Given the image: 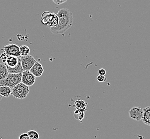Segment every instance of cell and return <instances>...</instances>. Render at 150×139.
<instances>
[{"instance_id":"cell-1","label":"cell","mask_w":150,"mask_h":139,"mask_svg":"<svg viewBox=\"0 0 150 139\" xmlns=\"http://www.w3.org/2000/svg\"><path fill=\"white\" fill-rule=\"evenodd\" d=\"M59 23L56 27L50 28V31L54 34H60L65 32L73 25V16L72 12L67 8L60 9L57 13Z\"/></svg>"},{"instance_id":"cell-2","label":"cell","mask_w":150,"mask_h":139,"mask_svg":"<svg viewBox=\"0 0 150 139\" xmlns=\"http://www.w3.org/2000/svg\"><path fill=\"white\" fill-rule=\"evenodd\" d=\"M21 78L22 73L18 74L9 73V75L6 78L2 80H0V86H6L12 89L18 84L21 82Z\"/></svg>"},{"instance_id":"cell-3","label":"cell","mask_w":150,"mask_h":139,"mask_svg":"<svg viewBox=\"0 0 150 139\" xmlns=\"http://www.w3.org/2000/svg\"><path fill=\"white\" fill-rule=\"evenodd\" d=\"M30 93L29 87L21 82L12 89V95L17 99H24Z\"/></svg>"},{"instance_id":"cell-4","label":"cell","mask_w":150,"mask_h":139,"mask_svg":"<svg viewBox=\"0 0 150 139\" xmlns=\"http://www.w3.org/2000/svg\"><path fill=\"white\" fill-rule=\"evenodd\" d=\"M21 60L24 71H30L36 62L35 59L30 55L21 56Z\"/></svg>"},{"instance_id":"cell-5","label":"cell","mask_w":150,"mask_h":139,"mask_svg":"<svg viewBox=\"0 0 150 139\" xmlns=\"http://www.w3.org/2000/svg\"><path fill=\"white\" fill-rule=\"evenodd\" d=\"M4 52L8 56H12L19 57L21 56L19 47L16 44H9L4 46L3 47Z\"/></svg>"},{"instance_id":"cell-6","label":"cell","mask_w":150,"mask_h":139,"mask_svg":"<svg viewBox=\"0 0 150 139\" xmlns=\"http://www.w3.org/2000/svg\"><path fill=\"white\" fill-rule=\"evenodd\" d=\"M36 81V77L30 71H24L22 73L21 82L28 87L33 86Z\"/></svg>"},{"instance_id":"cell-7","label":"cell","mask_w":150,"mask_h":139,"mask_svg":"<svg viewBox=\"0 0 150 139\" xmlns=\"http://www.w3.org/2000/svg\"><path fill=\"white\" fill-rule=\"evenodd\" d=\"M144 113V109L139 106H134L129 110L130 118L134 120L139 121L142 119Z\"/></svg>"},{"instance_id":"cell-8","label":"cell","mask_w":150,"mask_h":139,"mask_svg":"<svg viewBox=\"0 0 150 139\" xmlns=\"http://www.w3.org/2000/svg\"><path fill=\"white\" fill-rule=\"evenodd\" d=\"M54 15V13H51L48 11L43 12L41 17V21L42 24L45 25H48L49 27L52 21Z\"/></svg>"},{"instance_id":"cell-9","label":"cell","mask_w":150,"mask_h":139,"mask_svg":"<svg viewBox=\"0 0 150 139\" xmlns=\"http://www.w3.org/2000/svg\"><path fill=\"white\" fill-rule=\"evenodd\" d=\"M30 71L35 77H40L42 76L44 72V69L42 64L39 62H36V63L33 65Z\"/></svg>"},{"instance_id":"cell-10","label":"cell","mask_w":150,"mask_h":139,"mask_svg":"<svg viewBox=\"0 0 150 139\" xmlns=\"http://www.w3.org/2000/svg\"><path fill=\"white\" fill-rule=\"evenodd\" d=\"M19 61V57H17L15 56H9L7 58L4 64L6 65V67H14L18 65Z\"/></svg>"},{"instance_id":"cell-11","label":"cell","mask_w":150,"mask_h":139,"mask_svg":"<svg viewBox=\"0 0 150 139\" xmlns=\"http://www.w3.org/2000/svg\"><path fill=\"white\" fill-rule=\"evenodd\" d=\"M7 67V69L8 70V72L9 73L12 74H18V73H21L24 72V70L23 69V67L21 65V56L19 57V61L18 63V65L16 67Z\"/></svg>"},{"instance_id":"cell-12","label":"cell","mask_w":150,"mask_h":139,"mask_svg":"<svg viewBox=\"0 0 150 139\" xmlns=\"http://www.w3.org/2000/svg\"><path fill=\"white\" fill-rule=\"evenodd\" d=\"M0 95L2 97H9L12 95V89L6 86H1Z\"/></svg>"},{"instance_id":"cell-13","label":"cell","mask_w":150,"mask_h":139,"mask_svg":"<svg viewBox=\"0 0 150 139\" xmlns=\"http://www.w3.org/2000/svg\"><path fill=\"white\" fill-rule=\"evenodd\" d=\"M144 109V113L142 121L144 124L150 126V106H147Z\"/></svg>"},{"instance_id":"cell-14","label":"cell","mask_w":150,"mask_h":139,"mask_svg":"<svg viewBox=\"0 0 150 139\" xmlns=\"http://www.w3.org/2000/svg\"><path fill=\"white\" fill-rule=\"evenodd\" d=\"M9 73L6 65L5 64L0 63V80L6 78Z\"/></svg>"},{"instance_id":"cell-15","label":"cell","mask_w":150,"mask_h":139,"mask_svg":"<svg viewBox=\"0 0 150 139\" xmlns=\"http://www.w3.org/2000/svg\"><path fill=\"white\" fill-rule=\"evenodd\" d=\"M74 106L76 109L85 111L86 110H87L88 106L87 102H85L84 100H78L75 101Z\"/></svg>"},{"instance_id":"cell-16","label":"cell","mask_w":150,"mask_h":139,"mask_svg":"<svg viewBox=\"0 0 150 139\" xmlns=\"http://www.w3.org/2000/svg\"><path fill=\"white\" fill-rule=\"evenodd\" d=\"M84 112L85 111H84L76 109V110L74 111V117L75 118V119L81 122L84 118Z\"/></svg>"},{"instance_id":"cell-17","label":"cell","mask_w":150,"mask_h":139,"mask_svg":"<svg viewBox=\"0 0 150 139\" xmlns=\"http://www.w3.org/2000/svg\"><path fill=\"white\" fill-rule=\"evenodd\" d=\"M20 49V54L21 56H27L30 55V48L28 46L26 45H22L19 47Z\"/></svg>"},{"instance_id":"cell-18","label":"cell","mask_w":150,"mask_h":139,"mask_svg":"<svg viewBox=\"0 0 150 139\" xmlns=\"http://www.w3.org/2000/svg\"><path fill=\"white\" fill-rule=\"evenodd\" d=\"M27 133L30 139H39V134L36 130H28Z\"/></svg>"},{"instance_id":"cell-19","label":"cell","mask_w":150,"mask_h":139,"mask_svg":"<svg viewBox=\"0 0 150 139\" xmlns=\"http://www.w3.org/2000/svg\"><path fill=\"white\" fill-rule=\"evenodd\" d=\"M97 80L98 82H103L106 81V78L105 76H102V75H98L97 77Z\"/></svg>"},{"instance_id":"cell-20","label":"cell","mask_w":150,"mask_h":139,"mask_svg":"<svg viewBox=\"0 0 150 139\" xmlns=\"http://www.w3.org/2000/svg\"><path fill=\"white\" fill-rule=\"evenodd\" d=\"M19 139H30L27 133H22L19 137Z\"/></svg>"},{"instance_id":"cell-21","label":"cell","mask_w":150,"mask_h":139,"mask_svg":"<svg viewBox=\"0 0 150 139\" xmlns=\"http://www.w3.org/2000/svg\"><path fill=\"white\" fill-rule=\"evenodd\" d=\"M52 1L57 5H60L62 4L65 3L67 0H52Z\"/></svg>"},{"instance_id":"cell-22","label":"cell","mask_w":150,"mask_h":139,"mask_svg":"<svg viewBox=\"0 0 150 139\" xmlns=\"http://www.w3.org/2000/svg\"><path fill=\"white\" fill-rule=\"evenodd\" d=\"M8 57V55H6V54L4 52L2 53V54H1V55L0 56V58L2 60L3 62H4V63H5V62L6 61Z\"/></svg>"},{"instance_id":"cell-23","label":"cell","mask_w":150,"mask_h":139,"mask_svg":"<svg viewBox=\"0 0 150 139\" xmlns=\"http://www.w3.org/2000/svg\"><path fill=\"white\" fill-rule=\"evenodd\" d=\"M98 73H99V75L105 76L106 72V70L104 69H100L98 71Z\"/></svg>"},{"instance_id":"cell-24","label":"cell","mask_w":150,"mask_h":139,"mask_svg":"<svg viewBox=\"0 0 150 139\" xmlns=\"http://www.w3.org/2000/svg\"><path fill=\"white\" fill-rule=\"evenodd\" d=\"M2 96L0 95V101L2 100Z\"/></svg>"}]
</instances>
